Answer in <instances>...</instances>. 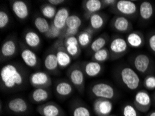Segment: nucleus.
I'll list each match as a JSON object with an SVG mask.
<instances>
[{
    "mask_svg": "<svg viewBox=\"0 0 155 116\" xmlns=\"http://www.w3.org/2000/svg\"><path fill=\"white\" fill-rule=\"evenodd\" d=\"M51 47L55 50L56 58H57L58 66L61 70L66 69L71 65L72 58L68 53L63 44V39H58L54 42Z\"/></svg>",
    "mask_w": 155,
    "mask_h": 116,
    "instance_id": "obj_11",
    "label": "nucleus"
},
{
    "mask_svg": "<svg viewBox=\"0 0 155 116\" xmlns=\"http://www.w3.org/2000/svg\"><path fill=\"white\" fill-rule=\"evenodd\" d=\"M89 94L95 99H107L112 100L117 95V91L111 84L105 81L95 82L89 88Z\"/></svg>",
    "mask_w": 155,
    "mask_h": 116,
    "instance_id": "obj_4",
    "label": "nucleus"
},
{
    "mask_svg": "<svg viewBox=\"0 0 155 116\" xmlns=\"http://www.w3.org/2000/svg\"><path fill=\"white\" fill-rule=\"evenodd\" d=\"M51 92L50 88H35L29 94L30 101L34 104H43L51 98Z\"/></svg>",
    "mask_w": 155,
    "mask_h": 116,
    "instance_id": "obj_22",
    "label": "nucleus"
},
{
    "mask_svg": "<svg viewBox=\"0 0 155 116\" xmlns=\"http://www.w3.org/2000/svg\"><path fill=\"white\" fill-rule=\"evenodd\" d=\"M95 34V31H93L89 27H86V29L81 31L79 33L77 37L81 49L88 48V47L90 46L91 43L93 41V38Z\"/></svg>",
    "mask_w": 155,
    "mask_h": 116,
    "instance_id": "obj_31",
    "label": "nucleus"
},
{
    "mask_svg": "<svg viewBox=\"0 0 155 116\" xmlns=\"http://www.w3.org/2000/svg\"><path fill=\"white\" fill-rule=\"evenodd\" d=\"M63 44L68 53L72 59L78 58L81 55V48L79 45L77 36H70L63 39Z\"/></svg>",
    "mask_w": 155,
    "mask_h": 116,
    "instance_id": "obj_26",
    "label": "nucleus"
},
{
    "mask_svg": "<svg viewBox=\"0 0 155 116\" xmlns=\"http://www.w3.org/2000/svg\"><path fill=\"white\" fill-rule=\"evenodd\" d=\"M123 116H140V113L137 108L134 106L133 104H125L123 106Z\"/></svg>",
    "mask_w": 155,
    "mask_h": 116,
    "instance_id": "obj_37",
    "label": "nucleus"
},
{
    "mask_svg": "<svg viewBox=\"0 0 155 116\" xmlns=\"http://www.w3.org/2000/svg\"><path fill=\"white\" fill-rule=\"evenodd\" d=\"M107 116H116V115H112V114H111V115H107Z\"/></svg>",
    "mask_w": 155,
    "mask_h": 116,
    "instance_id": "obj_46",
    "label": "nucleus"
},
{
    "mask_svg": "<svg viewBox=\"0 0 155 116\" xmlns=\"http://www.w3.org/2000/svg\"><path fill=\"white\" fill-rule=\"evenodd\" d=\"M154 14V6L152 2L143 1L138 6V15L143 22H147L153 17Z\"/></svg>",
    "mask_w": 155,
    "mask_h": 116,
    "instance_id": "obj_30",
    "label": "nucleus"
},
{
    "mask_svg": "<svg viewBox=\"0 0 155 116\" xmlns=\"http://www.w3.org/2000/svg\"><path fill=\"white\" fill-rule=\"evenodd\" d=\"M10 4L13 14L19 20H27L30 14V8L27 2L22 0H13L10 2Z\"/></svg>",
    "mask_w": 155,
    "mask_h": 116,
    "instance_id": "obj_17",
    "label": "nucleus"
},
{
    "mask_svg": "<svg viewBox=\"0 0 155 116\" xmlns=\"http://www.w3.org/2000/svg\"><path fill=\"white\" fill-rule=\"evenodd\" d=\"M11 22L10 15L6 9L3 8L0 11V29L2 30L5 29L8 27Z\"/></svg>",
    "mask_w": 155,
    "mask_h": 116,
    "instance_id": "obj_38",
    "label": "nucleus"
},
{
    "mask_svg": "<svg viewBox=\"0 0 155 116\" xmlns=\"http://www.w3.org/2000/svg\"><path fill=\"white\" fill-rule=\"evenodd\" d=\"M23 40L25 44L33 50H38L41 47L42 41L40 35L31 29H25L23 33Z\"/></svg>",
    "mask_w": 155,
    "mask_h": 116,
    "instance_id": "obj_21",
    "label": "nucleus"
},
{
    "mask_svg": "<svg viewBox=\"0 0 155 116\" xmlns=\"http://www.w3.org/2000/svg\"><path fill=\"white\" fill-rule=\"evenodd\" d=\"M130 63L137 72L141 75H147L151 72L153 67V61L147 54L139 53L131 56Z\"/></svg>",
    "mask_w": 155,
    "mask_h": 116,
    "instance_id": "obj_9",
    "label": "nucleus"
},
{
    "mask_svg": "<svg viewBox=\"0 0 155 116\" xmlns=\"http://www.w3.org/2000/svg\"><path fill=\"white\" fill-rule=\"evenodd\" d=\"M81 6L84 11V18L87 20L93 14L101 12L104 8L102 0H84L82 2Z\"/></svg>",
    "mask_w": 155,
    "mask_h": 116,
    "instance_id": "obj_25",
    "label": "nucleus"
},
{
    "mask_svg": "<svg viewBox=\"0 0 155 116\" xmlns=\"http://www.w3.org/2000/svg\"><path fill=\"white\" fill-rule=\"evenodd\" d=\"M109 20V16L102 12L94 13L89 18V27H91L95 33L102 31L105 27Z\"/></svg>",
    "mask_w": 155,
    "mask_h": 116,
    "instance_id": "obj_23",
    "label": "nucleus"
},
{
    "mask_svg": "<svg viewBox=\"0 0 155 116\" xmlns=\"http://www.w3.org/2000/svg\"><path fill=\"white\" fill-rule=\"evenodd\" d=\"M43 65L46 72H48L50 75H56L59 73L60 68L55 50L51 46L44 56Z\"/></svg>",
    "mask_w": 155,
    "mask_h": 116,
    "instance_id": "obj_18",
    "label": "nucleus"
},
{
    "mask_svg": "<svg viewBox=\"0 0 155 116\" xmlns=\"http://www.w3.org/2000/svg\"><path fill=\"white\" fill-rule=\"evenodd\" d=\"M82 25V20L79 16L70 15L66 22V27L73 29H79Z\"/></svg>",
    "mask_w": 155,
    "mask_h": 116,
    "instance_id": "obj_35",
    "label": "nucleus"
},
{
    "mask_svg": "<svg viewBox=\"0 0 155 116\" xmlns=\"http://www.w3.org/2000/svg\"><path fill=\"white\" fill-rule=\"evenodd\" d=\"M109 59H111V55L109 49L107 47L96 51L91 55V61L100 63H104Z\"/></svg>",
    "mask_w": 155,
    "mask_h": 116,
    "instance_id": "obj_34",
    "label": "nucleus"
},
{
    "mask_svg": "<svg viewBox=\"0 0 155 116\" xmlns=\"http://www.w3.org/2000/svg\"><path fill=\"white\" fill-rule=\"evenodd\" d=\"M114 108L111 100L107 99H95L93 102V110L95 115L107 116L111 115Z\"/></svg>",
    "mask_w": 155,
    "mask_h": 116,
    "instance_id": "obj_19",
    "label": "nucleus"
},
{
    "mask_svg": "<svg viewBox=\"0 0 155 116\" xmlns=\"http://www.w3.org/2000/svg\"><path fill=\"white\" fill-rule=\"evenodd\" d=\"M79 29H70V28L65 27L63 31V34L62 36L60 39H65V38L70 37V36H77V35L79 34Z\"/></svg>",
    "mask_w": 155,
    "mask_h": 116,
    "instance_id": "obj_40",
    "label": "nucleus"
},
{
    "mask_svg": "<svg viewBox=\"0 0 155 116\" xmlns=\"http://www.w3.org/2000/svg\"><path fill=\"white\" fill-rule=\"evenodd\" d=\"M34 25L38 31L43 35L45 34L51 27V23L49 22L48 19L42 15H36L34 18Z\"/></svg>",
    "mask_w": 155,
    "mask_h": 116,
    "instance_id": "obj_32",
    "label": "nucleus"
},
{
    "mask_svg": "<svg viewBox=\"0 0 155 116\" xmlns=\"http://www.w3.org/2000/svg\"><path fill=\"white\" fill-rule=\"evenodd\" d=\"M152 101H153V102L155 104V92L154 93V94H153V95H152Z\"/></svg>",
    "mask_w": 155,
    "mask_h": 116,
    "instance_id": "obj_45",
    "label": "nucleus"
},
{
    "mask_svg": "<svg viewBox=\"0 0 155 116\" xmlns=\"http://www.w3.org/2000/svg\"><path fill=\"white\" fill-rule=\"evenodd\" d=\"M126 41L131 48L139 49L144 45L145 36L139 31H132L125 37Z\"/></svg>",
    "mask_w": 155,
    "mask_h": 116,
    "instance_id": "obj_28",
    "label": "nucleus"
},
{
    "mask_svg": "<svg viewBox=\"0 0 155 116\" xmlns=\"http://www.w3.org/2000/svg\"><path fill=\"white\" fill-rule=\"evenodd\" d=\"M145 116H155V111H152L151 112H149Z\"/></svg>",
    "mask_w": 155,
    "mask_h": 116,
    "instance_id": "obj_44",
    "label": "nucleus"
},
{
    "mask_svg": "<svg viewBox=\"0 0 155 116\" xmlns=\"http://www.w3.org/2000/svg\"><path fill=\"white\" fill-rule=\"evenodd\" d=\"M40 11L42 16L49 20H53L57 13V7L48 3L43 4L40 7Z\"/></svg>",
    "mask_w": 155,
    "mask_h": 116,
    "instance_id": "obj_33",
    "label": "nucleus"
},
{
    "mask_svg": "<svg viewBox=\"0 0 155 116\" xmlns=\"http://www.w3.org/2000/svg\"><path fill=\"white\" fill-rule=\"evenodd\" d=\"M143 86L148 91H154L155 90V75H147L145 77L143 82Z\"/></svg>",
    "mask_w": 155,
    "mask_h": 116,
    "instance_id": "obj_39",
    "label": "nucleus"
},
{
    "mask_svg": "<svg viewBox=\"0 0 155 116\" xmlns=\"http://www.w3.org/2000/svg\"><path fill=\"white\" fill-rule=\"evenodd\" d=\"M36 111L41 116H65L61 106L51 101L38 106Z\"/></svg>",
    "mask_w": 155,
    "mask_h": 116,
    "instance_id": "obj_16",
    "label": "nucleus"
},
{
    "mask_svg": "<svg viewBox=\"0 0 155 116\" xmlns=\"http://www.w3.org/2000/svg\"><path fill=\"white\" fill-rule=\"evenodd\" d=\"M152 97L146 90H140L135 94L133 104L140 113H146L152 106Z\"/></svg>",
    "mask_w": 155,
    "mask_h": 116,
    "instance_id": "obj_13",
    "label": "nucleus"
},
{
    "mask_svg": "<svg viewBox=\"0 0 155 116\" xmlns=\"http://www.w3.org/2000/svg\"><path fill=\"white\" fill-rule=\"evenodd\" d=\"M67 77L75 90L80 94H84L86 88V76L81 62L72 64L67 70Z\"/></svg>",
    "mask_w": 155,
    "mask_h": 116,
    "instance_id": "obj_3",
    "label": "nucleus"
},
{
    "mask_svg": "<svg viewBox=\"0 0 155 116\" xmlns=\"http://www.w3.org/2000/svg\"><path fill=\"white\" fill-rule=\"evenodd\" d=\"M116 74L118 81L125 88L133 91L140 87V77L133 68L128 65L120 66L117 70Z\"/></svg>",
    "mask_w": 155,
    "mask_h": 116,
    "instance_id": "obj_2",
    "label": "nucleus"
},
{
    "mask_svg": "<svg viewBox=\"0 0 155 116\" xmlns=\"http://www.w3.org/2000/svg\"><path fill=\"white\" fill-rule=\"evenodd\" d=\"M29 83L34 89L50 88L52 85V79L46 71L37 70L30 74Z\"/></svg>",
    "mask_w": 155,
    "mask_h": 116,
    "instance_id": "obj_12",
    "label": "nucleus"
},
{
    "mask_svg": "<svg viewBox=\"0 0 155 116\" xmlns=\"http://www.w3.org/2000/svg\"><path fill=\"white\" fill-rule=\"evenodd\" d=\"M117 0H102V3L104 8H111L116 3Z\"/></svg>",
    "mask_w": 155,
    "mask_h": 116,
    "instance_id": "obj_42",
    "label": "nucleus"
},
{
    "mask_svg": "<svg viewBox=\"0 0 155 116\" xmlns=\"http://www.w3.org/2000/svg\"><path fill=\"white\" fill-rule=\"evenodd\" d=\"M6 110L10 114L23 116L29 114L31 110L29 103L22 97H15L7 101Z\"/></svg>",
    "mask_w": 155,
    "mask_h": 116,
    "instance_id": "obj_7",
    "label": "nucleus"
},
{
    "mask_svg": "<svg viewBox=\"0 0 155 116\" xmlns=\"http://www.w3.org/2000/svg\"><path fill=\"white\" fill-rule=\"evenodd\" d=\"M111 38L107 33H103L99 36L95 38L93 40L90 46L88 47V52L91 54V55L96 51L100 50V49L106 48L107 45H109Z\"/></svg>",
    "mask_w": 155,
    "mask_h": 116,
    "instance_id": "obj_27",
    "label": "nucleus"
},
{
    "mask_svg": "<svg viewBox=\"0 0 155 116\" xmlns=\"http://www.w3.org/2000/svg\"><path fill=\"white\" fill-rule=\"evenodd\" d=\"M110 12L115 15L134 18L138 15V7L134 2L130 0H117L116 3L110 8Z\"/></svg>",
    "mask_w": 155,
    "mask_h": 116,
    "instance_id": "obj_5",
    "label": "nucleus"
},
{
    "mask_svg": "<svg viewBox=\"0 0 155 116\" xmlns=\"http://www.w3.org/2000/svg\"><path fill=\"white\" fill-rule=\"evenodd\" d=\"M70 15V10L68 8L64 6L58 8L57 13H56L54 18L52 20L51 23L58 29L63 30L66 27V22Z\"/></svg>",
    "mask_w": 155,
    "mask_h": 116,
    "instance_id": "obj_29",
    "label": "nucleus"
},
{
    "mask_svg": "<svg viewBox=\"0 0 155 116\" xmlns=\"http://www.w3.org/2000/svg\"><path fill=\"white\" fill-rule=\"evenodd\" d=\"M19 51V42L15 35L7 37L2 42L0 49L1 63L6 62L17 55Z\"/></svg>",
    "mask_w": 155,
    "mask_h": 116,
    "instance_id": "obj_8",
    "label": "nucleus"
},
{
    "mask_svg": "<svg viewBox=\"0 0 155 116\" xmlns=\"http://www.w3.org/2000/svg\"><path fill=\"white\" fill-rule=\"evenodd\" d=\"M19 51L21 58L26 66L31 69H36L41 66V60L36 52L27 47L23 42H19Z\"/></svg>",
    "mask_w": 155,
    "mask_h": 116,
    "instance_id": "obj_10",
    "label": "nucleus"
},
{
    "mask_svg": "<svg viewBox=\"0 0 155 116\" xmlns=\"http://www.w3.org/2000/svg\"><path fill=\"white\" fill-rule=\"evenodd\" d=\"M81 64L86 77H97L102 74L104 70L103 63L91 60L90 61H83L81 62Z\"/></svg>",
    "mask_w": 155,
    "mask_h": 116,
    "instance_id": "obj_20",
    "label": "nucleus"
},
{
    "mask_svg": "<svg viewBox=\"0 0 155 116\" xmlns=\"http://www.w3.org/2000/svg\"><path fill=\"white\" fill-rule=\"evenodd\" d=\"M72 116H93L90 108L80 99H74L70 105Z\"/></svg>",
    "mask_w": 155,
    "mask_h": 116,
    "instance_id": "obj_24",
    "label": "nucleus"
},
{
    "mask_svg": "<svg viewBox=\"0 0 155 116\" xmlns=\"http://www.w3.org/2000/svg\"><path fill=\"white\" fill-rule=\"evenodd\" d=\"M111 60H118L128 52L129 45L126 39L120 35H114L111 38L108 45Z\"/></svg>",
    "mask_w": 155,
    "mask_h": 116,
    "instance_id": "obj_6",
    "label": "nucleus"
},
{
    "mask_svg": "<svg viewBox=\"0 0 155 116\" xmlns=\"http://www.w3.org/2000/svg\"><path fill=\"white\" fill-rule=\"evenodd\" d=\"M28 71L22 64L11 62L2 66L0 71L1 90L4 93H13L25 89L29 82Z\"/></svg>",
    "mask_w": 155,
    "mask_h": 116,
    "instance_id": "obj_1",
    "label": "nucleus"
},
{
    "mask_svg": "<svg viewBox=\"0 0 155 116\" xmlns=\"http://www.w3.org/2000/svg\"><path fill=\"white\" fill-rule=\"evenodd\" d=\"M48 2L49 4H51V5L57 7L58 6L61 5V4L65 3V0H49Z\"/></svg>",
    "mask_w": 155,
    "mask_h": 116,
    "instance_id": "obj_43",
    "label": "nucleus"
},
{
    "mask_svg": "<svg viewBox=\"0 0 155 116\" xmlns=\"http://www.w3.org/2000/svg\"><path fill=\"white\" fill-rule=\"evenodd\" d=\"M63 31L56 27L51 22V27L50 30L45 34V37L48 39H60L62 36Z\"/></svg>",
    "mask_w": 155,
    "mask_h": 116,
    "instance_id": "obj_36",
    "label": "nucleus"
},
{
    "mask_svg": "<svg viewBox=\"0 0 155 116\" xmlns=\"http://www.w3.org/2000/svg\"><path fill=\"white\" fill-rule=\"evenodd\" d=\"M54 91L58 98L66 99L72 95L75 88L68 79H61L56 81L54 86Z\"/></svg>",
    "mask_w": 155,
    "mask_h": 116,
    "instance_id": "obj_15",
    "label": "nucleus"
},
{
    "mask_svg": "<svg viewBox=\"0 0 155 116\" xmlns=\"http://www.w3.org/2000/svg\"><path fill=\"white\" fill-rule=\"evenodd\" d=\"M110 27L113 31L120 34H128L133 30V25L130 19L120 15H115L112 18Z\"/></svg>",
    "mask_w": 155,
    "mask_h": 116,
    "instance_id": "obj_14",
    "label": "nucleus"
},
{
    "mask_svg": "<svg viewBox=\"0 0 155 116\" xmlns=\"http://www.w3.org/2000/svg\"><path fill=\"white\" fill-rule=\"evenodd\" d=\"M147 45L150 50L155 54V31L150 33L147 38Z\"/></svg>",
    "mask_w": 155,
    "mask_h": 116,
    "instance_id": "obj_41",
    "label": "nucleus"
}]
</instances>
